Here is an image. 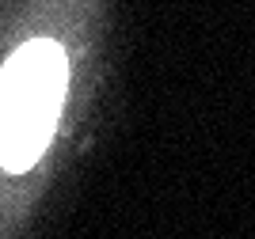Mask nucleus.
I'll return each instance as SVG.
<instances>
[{
    "mask_svg": "<svg viewBox=\"0 0 255 239\" xmlns=\"http://www.w3.org/2000/svg\"><path fill=\"white\" fill-rule=\"evenodd\" d=\"M65 53L57 42L34 38L0 69V167L31 171L46 152L65 103Z\"/></svg>",
    "mask_w": 255,
    "mask_h": 239,
    "instance_id": "nucleus-1",
    "label": "nucleus"
}]
</instances>
